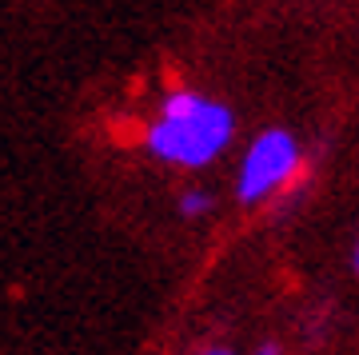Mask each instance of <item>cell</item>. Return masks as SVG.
Instances as JSON below:
<instances>
[{
	"instance_id": "obj_1",
	"label": "cell",
	"mask_w": 359,
	"mask_h": 355,
	"mask_svg": "<svg viewBox=\"0 0 359 355\" xmlns=\"http://www.w3.org/2000/svg\"><path fill=\"white\" fill-rule=\"evenodd\" d=\"M231 132L236 120L224 104L204 100L200 92H172L148 128V148L168 164L204 168L231 144Z\"/></svg>"
},
{
	"instance_id": "obj_2",
	"label": "cell",
	"mask_w": 359,
	"mask_h": 355,
	"mask_svg": "<svg viewBox=\"0 0 359 355\" xmlns=\"http://www.w3.org/2000/svg\"><path fill=\"white\" fill-rule=\"evenodd\" d=\"M299 168V148L283 128H268L264 136H256V144L248 148L244 168H240V200L259 203L264 196L280 192Z\"/></svg>"
},
{
	"instance_id": "obj_3",
	"label": "cell",
	"mask_w": 359,
	"mask_h": 355,
	"mask_svg": "<svg viewBox=\"0 0 359 355\" xmlns=\"http://www.w3.org/2000/svg\"><path fill=\"white\" fill-rule=\"evenodd\" d=\"M208 208H212V200H208L204 192H188V196H180V216L196 220V216H204Z\"/></svg>"
},
{
	"instance_id": "obj_4",
	"label": "cell",
	"mask_w": 359,
	"mask_h": 355,
	"mask_svg": "<svg viewBox=\"0 0 359 355\" xmlns=\"http://www.w3.org/2000/svg\"><path fill=\"white\" fill-rule=\"evenodd\" d=\"M259 355H280V347H276V343H264V347H259Z\"/></svg>"
},
{
	"instance_id": "obj_5",
	"label": "cell",
	"mask_w": 359,
	"mask_h": 355,
	"mask_svg": "<svg viewBox=\"0 0 359 355\" xmlns=\"http://www.w3.org/2000/svg\"><path fill=\"white\" fill-rule=\"evenodd\" d=\"M204 355H231L228 347H212V351H204Z\"/></svg>"
},
{
	"instance_id": "obj_6",
	"label": "cell",
	"mask_w": 359,
	"mask_h": 355,
	"mask_svg": "<svg viewBox=\"0 0 359 355\" xmlns=\"http://www.w3.org/2000/svg\"><path fill=\"white\" fill-rule=\"evenodd\" d=\"M355 272H359V248H355Z\"/></svg>"
}]
</instances>
